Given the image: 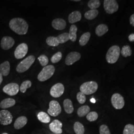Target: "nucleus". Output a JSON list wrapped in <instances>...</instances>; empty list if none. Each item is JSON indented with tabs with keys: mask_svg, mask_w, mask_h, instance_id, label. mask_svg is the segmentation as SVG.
<instances>
[{
	"mask_svg": "<svg viewBox=\"0 0 134 134\" xmlns=\"http://www.w3.org/2000/svg\"><path fill=\"white\" fill-rule=\"evenodd\" d=\"M9 26L15 33L19 35H25L27 33L29 24L22 18H14L10 20Z\"/></svg>",
	"mask_w": 134,
	"mask_h": 134,
	"instance_id": "nucleus-1",
	"label": "nucleus"
},
{
	"mask_svg": "<svg viewBox=\"0 0 134 134\" xmlns=\"http://www.w3.org/2000/svg\"><path fill=\"white\" fill-rule=\"evenodd\" d=\"M121 50L117 45H114L110 47L106 55V60L109 64H114L116 62L120 56Z\"/></svg>",
	"mask_w": 134,
	"mask_h": 134,
	"instance_id": "nucleus-2",
	"label": "nucleus"
},
{
	"mask_svg": "<svg viewBox=\"0 0 134 134\" xmlns=\"http://www.w3.org/2000/svg\"><path fill=\"white\" fill-rule=\"evenodd\" d=\"M35 60V57L33 55H30L25 58L21 62L19 63L16 68V72L23 73L27 71L30 67L34 64Z\"/></svg>",
	"mask_w": 134,
	"mask_h": 134,
	"instance_id": "nucleus-3",
	"label": "nucleus"
},
{
	"mask_svg": "<svg viewBox=\"0 0 134 134\" xmlns=\"http://www.w3.org/2000/svg\"><path fill=\"white\" fill-rule=\"evenodd\" d=\"M98 89V84L96 81H87L81 85L80 90L85 95H90L95 93Z\"/></svg>",
	"mask_w": 134,
	"mask_h": 134,
	"instance_id": "nucleus-4",
	"label": "nucleus"
},
{
	"mask_svg": "<svg viewBox=\"0 0 134 134\" xmlns=\"http://www.w3.org/2000/svg\"><path fill=\"white\" fill-rule=\"evenodd\" d=\"M55 71V67L53 65H48L44 67L37 76L39 81H46L53 76Z\"/></svg>",
	"mask_w": 134,
	"mask_h": 134,
	"instance_id": "nucleus-5",
	"label": "nucleus"
},
{
	"mask_svg": "<svg viewBox=\"0 0 134 134\" xmlns=\"http://www.w3.org/2000/svg\"><path fill=\"white\" fill-rule=\"evenodd\" d=\"M104 9L108 14H112L119 9V5L115 0H105L103 3Z\"/></svg>",
	"mask_w": 134,
	"mask_h": 134,
	"instance_id": "nucleus-6",
	"label": "nucleus"
},
{
	"mask_svg": "<svg viewBox=\"0 0 134 134\" xmlns=\"http://www.w3.org/2000/svg\"><path fill=\"white\" fill-rule=\"evenodd\" d=\"M49 108L47 110L48 113L53 117H56L61 113L62 108L57 101H51L49 103Z\"/></svg>",
	"mask_w": 134,
	"mask_h": 134,
	"instance_id": "nucleus-7",
	"label": "nucleus"
},
{
	"mask_svg": "<svg viewBox=\"0 0 134 134\" xmlns=\"http://www.w3.org/2000/svg\"><path fill=\"white\" fill-rule=\"evenodd\" d=\"M111 103L116 109H121L125 105V101L122 96L119 93H114L111 97Z\"/></svg>",
	"mask_w": 134,
	"mask_h": 134,
	"instance_id": "nucleus-8",
	"label": "nucleus"
},
{
	"mask_svg": "<svg viewBox=\"0 0 134 134\" xmlns=\"http://www.w3.org/2000/svg\"><path fill=\"white\" fill-rule=\"evenodd\" d=\"M13 117L8 110L0 111V124L7 126L13 122Z\"/></svg>",
	"mask_w": 134,
	"mask_h": 134,
	"instance_id": "nucleus-9",
	"label": "nucleus"
},
{
	"mask_svg": "<svg viewBox=\"0 0 134 134\" xmlns=\"http://www.w3.org/2000/svg\"><path fill=\"white\" fill-rule=\"evenodd\" d=\"M28 46L25 43L20 44L14 51V57L17 59H20L25 56L28 52Z\"/></svg>",
	"mask_w": 134,
	"mask_h": 134,
	"instance_id": "nucleus-10",
	"label": "nucleus"
},
{
	"mask_svg": "<svg viewBox=\"0 0 134 134\" xmlns=\"http://www.w3.org/2000/svg\"><path fill=\"white\" fill-rule=\"evenodd\" d=\"M3 91L9 96H15L19 91V86L16 83L12 82L5 86L3 88Z\"/></svg>",
	"mask_w": 134,
	"mask_h": 134,
	"instance_id": "nucleus-11",
	"label": "nucleus"
},
{
	"mask_svg": "<svg viewBox=\"0 0 134 134\" xmlns=\"http://www.w3.org/2000/svg\"><path fill=\"white\" fill-rule=\"evenodd\" d=\"M65 91V87L61 83H57L52 86L50 94L54 98H58L62 96Z\"/></svg>",
	"mask_w": 134,
	"mask_h": 134,
	"instance_id": "nucleus-12",
	"label": "nucleus"
},
{
	"mask_svg": "<svg viewBox=\"0 0 134 134\" xmlns=\"http://www.w3.org/2000/svg\"><path fill=\"white\" fill-rule=\"evenodd\" d=\"M81 58V54L77 52H72L68 54L65 59V64L68 66L72 65L79 61Z\"/></svg>",
	"mask_w": 134,
	"mask_h": 134,
	"instance_id": "nucleus-13",
	"label": "nucleus"
},
{
	"mask_svg": "<svg viewBox=\"0 0 134 134\" xmlns=\"http://www.w3.org/2000/svg\"><path fill=\"white\" fill-rule=\"evenodd\" d=\"M14 39L10 36L3 37L1 42V47L3 50H8L12 48L14 45Z\"/></svg>",
	"mask_w": 134,
	"mask_h": 134,
	"instance_id": "nucleus-14",
	"label": "nucleus"
},
{
	"mask_svg": "<svg viewBox=\"0 0 134 134\" xmlns=\"http://www.w3.org/2000/svg\"><path fill=\"white\" fill-rule=\"evenodd\" d=\"M63 124L62 122L58 120H54L49 125V129L53 133L61 134L62 133Z\"/></svg>",
	"mask_w": 134,
	"mask_h": 134,
	"instance_id": "nucleus-15",
	"label": "nucleus"
},
{
	"mask_svg": "<svg viewBox=\"0 0 134 134\" xmlns=\"http://www.w3.org/2000/svg\"><path fill=\"white\" fill-rule=\"evenodd\" d=\"M52 26L56 30H62L66 28V22L64 19L58 18L54 19L52 22Z\"/></svg>",
	"mask_w": 134,
	"mask_h": 134,
	"instance_id": "nucleus-16",
	"label": "nucleus"
},
{
	"mask_svg": "<svg viewBox=\"0 0 134 134\" xmlns=\"http://www.w3.org/2000/svg\"><path fill=\"white\" fill-rule=\"evenodd\" d=\"M27 123V119L25 116H20L14 122V126L16 130H19L23 128Z\"/></svg>",
	"mask_w": 134,
	"mask_h": 134,
	"instance_id": "nucleus-17",
	"label": "nucleus"
},
{
	"mask_svg": "<svg viewBox=\"0 0 134 134\" xmlns=\"http://www.w3.org/2000/svg\"><path fill=\"white\" fill-rule=\"evenodd\" d=\"M81 19V13L79 11H74L69 14L68 20L70 24H74L80 21Z\"/></svg>",
	"mask_w": 134,
	"mask_h": 134,
	"instance_id": "nucleus-18",
	"label": "nucleus"
},
{
	"mask_svg": "<svg viewBox=\"0 0 134 134\" xmlns=\"http://www.w3.org/2000/svg\"><path fill=\"white\" fill-rule=\"evenodd\" d=\"M15 104V100L13 98H8L4 99L0 102V107L2 109H7L13 107Z\"/></svg>",
	"mask_w": 134,
	"mask_h": 134,
	"instance_id": "nucleus-19",
	"label": "nucleus"
},
{
	"mask_svg": "<svg viewBox=\"0 0 134 134\" xmlns=\"http://www.w3.org/2000/svg\"><path fill=\"white\" fill-rule=\"evenodd\" d=\"M10 72V64L9 61H5L0 65V73L2 76L6 77Z\"/></svg>",
	"mask_w": 134,
	"mask_h": 134,
	"instance_id": "nucleus-20",
	"label": "nucleus"
},
{
	"mask_svg": "<svg viewBox=\"0 0 134 134\" xmlns=\"http://www.w3.org/2000/svg\"><path fill=\"white\" fill-rule=\"evenodd\" d=\"M63 106L65 111L68 114H71L74 110L72 101L69 99H66L63 102Z\"/></svg>",
	"mask_w": 134,
	"mask_h": 134,
	"instance_id": "nucleus-21",
	"label": "nucleus"
},
{
	"mask_svg": "<svg viewBox=\"0 0 134 134\" xmlns=\"http://www.w3.org/2000/svg\"><path fill=\"white\" fill-rule=\"evenodd\" d=\"M108 31V26L104 24L98 25L96 29V34L98 36H102Z\"/></svg>",
	"mask_w": 134,
	"mask_h": 134,
	"instance_id": "nucleus-22",
	"label": "nucleus"
},
{
	"mask_svg": "<svg viewBox=\"0 0 134 134\" xmlns=\"http://www.w3.org/2000/svg\"><path fill=\"white\" fill-rule=\"evenodd\" d=\"M77 28L76 25L72 24L71 26V27L69 30V38L72 42H75L77 40Z\"/></svg>",
	"mask_w": 134,
	"mask_h": 134,
	"instance_id": "nucleus-23",
	"label": "nucleus"
},
{
	"mask_svg": "<svg viewBox=\"0 0 134 134\" xmlns=\"http://www.w3.org/2000/svg\"><path fill=\"white\" fill-rule=\"evenodd\" d=\"M37 118L39 121L43 123H48L50 122L51 119L48 114L44 112H40L37 114Z\"/></svg>",
	"mask_w": 134,
	"mask_h": 134,
	"instance_id": "nucleus-24",
	"label": "nucleus"
},
{
	"mask_svg": "<svg viewBox=\"0 0 134 134\" xmlns=\"http://www.w3.org/2000/svg\"><path fill=\"white\" fill-rule=\"evenodd\" d=\"M90 107L88 106H82L77 109V114L79 117H82L87 115L90 112Z\"/></svg>",
	"mask_w": 134,
	"mask_h": 134,
	"instance_id": "nucleus-25",
	"label": "nucleus"
},
{
	"mask_svg": "<svg viewBox=\"0 0 134 134\" xmlns=\"http://www.w3.org/2000/svg\"><path fill=\"white\" fill-rule=\"evenodd\" d=\"M91 38V33L87 32L83 34L79 40V43L81 46H85L88 43L90 39Z\"/></svg>",
	"mask_w": 134,
	"mask_h": 134,
	"instance_id": "nucleus-26",
	"label": "nucleus"
},
{
	"mask_svg": "<svg viewBox=\"0 0 134 134\" xmlns=\"http://www.w3.org/2000/svg\"><path fill=\"white\" fill-rule=\"evenodd\" d=\"M74 130L76 134H83L85 133V128L83 125L79 122H76L74 125Z\"/></svg>",
	"mask_w": 134,
	"mask_h": 134,
	"instance_id": "nucleus-27",
	"label": "nucleus"
},
{
	"mask_svg": "<svg viewBox=\"0 0 134 134\" xmlns=\"http://www.w3.org/2000/svg\"><path fill=\"white\" fill-rule=\"evenodd\" d=\"M98 14V11L97 10H91L86 12L85 14V18L88 20L94 19Z\"/></svg>",
	"mask_w": 134,
	"mask_h": 134,
	"instance_id": "nucleus-28",
	"label": "nucleus"
},
{
	"mask_svg": "<svg viewBox=\"0 0 134 134\" xmlns=\"http://www.w3.org/2000/svg\"><path fill=\"white\" fill-rule=\"evenodd\" d=\"M57 39L58 42L59 44H63L67 42L70 40L69 33H63L56 37Z\"/></svg>",
	"mask_w": 134,
	"mask_h": 134,
	"instance_id": "nucleus-29",
	"label": "nucleus"
},
{
	"mask_svg": "<svg viewBox=\"0 0 134 134\" xmlns=\"http://www.w3.org/2000/svg\"><path fill=\"white\" fill-rule=\"evenodd\" d=\"M46 42L50 46L55 47L59 45L57 39L54 36H49L47 37L46 40Z\"/></svg>",
	"mask_w": 134,
	"mask_h": 134,
	"instance_id": "nucleus-30",
	"label": "nucleus"
},
{
	"mask_svg": "<svg viewBox=\"0 0 134 134\" xmlns=\"http://www.w3.org/2000/svg\"><path fill=\"white\" fill-rule=\"evenodd\" d=\"M32 85L31 81L29 80H26L24 81L19 87V91L22 93H25L27 89L30 88Z\"/></svg>",
	"mask_w": 134,
	"mask_h": 134,
	"instance_id": "nucleus-31",
	"label": "nucleus"
},
{
	"mask_svg": "<svg viewBox=\"0 0 134 134\" xmlns=\"http://www.w3.org/2000/svg\"><path fill=\"white\" fill-rule=\"evenodd\" d=\"M100 1L98 0H91L88 2L87 5L91 10H96L100 6Z\"/></svg>",
	"mask_w": 134,
	"mask_h": 134,
	"instance_id": "nucleus-32",
	"label": "nucleus"
},
{
	"mask_svg": "<svg viewBox=\"0 0 134 134\" xmlns=\"http://www.w3.org/2000/svg\"><path fill=\"white\" fill-rule=\"evenodd\" d=\"M121 53L123 57H127L131 56L132 50L129 45H125L122 47Z\"/></svg>",
	"mask_w": 134,
	"mask_h": 134,
	"instance_id": "nucleus-33",
	"label": "nucleus"
},
{
	"mask_svg": "<svg viewBox=\"0 0 134 134\" xmlns=\"http://www.w3.org/2000/svg\"><path fill=\"white\" fill-rule=\"evenodd\" d=\"M98 117V114L94 111H92L89 112L87 115H86V119L87 120L90 122H93L95 121L97 119Z\"/></svg>",
	"mask_w": 134,
	"mask_h": 134,
	"instance_id": "nucleus-34",
	"label": "nucleus"
},
{
	"mask_svg": "<svg viewBox=\"0 0 134 134\" xmlns=\"http://www.w3.org/2000/svg\"><path fill=\"white\" fill-rule=\"evenodd\" d=\"M39 62L41 65L43 67H45L47 65L49 62L48 58L46 55H41L38 58Z\"/></svg>",
	"mask_w": 134,
	"mask_h": 134,
	"instance_id": "nucleus-35",
	"label": "nucleus"
},
{
	"mask_svg": "<svg viewBox=\"0 0 134 134\" xmlns=\"http://www.w3.org/2000/svg\"><path fill=\"white\" fill-rule=\"evenodd\" d=\"M123 134H134V125H126L123 131Z\"/></svg>",
	"mask_w": 134,
	"mask_h": 134,
	"instance_id": "nucleus-36",
	"label": "nucleus"
},
{
	"mask_svg": "<svg viewBox=\"0 0 134 134\" xmlns=\"http://www.w3.org/2000/svg\"><path fill=\"white\" fill-rule=\"evenodd\" d=\"M62 58V54L61 52H58L55 54L51 59V61L53 63L59 62Z\"/></svg>",
	"mask_w": 134,
	"mask_h": 134,
	"instance_id": "nucleus-37",
	"label": "nucleus"
},
{
	"mask_svg": "<svg viewBox=\"0 0 134 134\" xmlns=\"http://www.w3.org/2000/svg\"><path fill=\"white\" fill-rule=\"evenodd\" d=\"M77 99L80 104H83L86 101V96L80 91L77 93Z\"/></svg>",
	"mask_w": 134,
	"mask_h": 134,
	"instance_id": "nucleus-38",
	"label": "nucleus"
},
{
	"mask_svg": "<svg viewBox=\"0 0 134 134\" xmlns=\"http://www.w3.org/2000/svg\"><path fill=\"white\" fill-rule=\"evenodd\" d=\"M99 133L100 134H111L109 128L106 125H102L100 126Z\"/></svg>",
	"mask_w": 134,
	"mask_h": 134,
	"instance_id": "nucleus-39",
	"label": "nucleus"
},
{
	"mask_svg": "<svg viewBox=\"0 0 134 134\" xmlns=\"http://www.w3.org/2000/svg\"><path fill=\"white\" fill-rule=\"evenodd\" d=\"M130 23L134 27V14H132L130 18Z\"/></svg>",
	"mask_w": 134,
	"mask_h": 134,
	"instance_id": "nucleus-40",
	"label": "nucleus"
},
{
	"mask_svg": "<svg viewBox=\"0 0 134 134\" xmlns=\"http://www.w3.org/2000/svg\"><path fill=\"white\" fill-rule=\"evenodd\" d=\"M128 39L130 42H134V34H131L129 36Z\"/></svg>",
	"mask_w": 134,
	"mask_h": 134,
	"instance_id": "nucleus-41",
	"label": "nucleus"
},
{
	"mask_svg": "<svg viewBox=\"0 0 134 134\" xmlns=\"http://www.w3.org/2000/svg\"><path fill=\"white\" fill-rule=\"evenodd\" d=\"M3 76H2V74L0 73V85H1V84L2 83V81H3Z\"/></svg>",
	"mask_w": 134,
	"mask_h": 134,
	"instance_id": "nucleus-42",
	"label": "nucleus"
},
{
	"mask_svg": "<svg viewBox=\"0 0 134 134\" xmlns=\"http://www.w3.org/2000/svg\"><path fill=\"white\" fill-rule=\"evenodd\" d=\"M91 101L92 103H96V99L94 98H91Z\"/></svg>",
	"mask_w": 134,
	"mask_h": 134,
	"instance_id": "nucleus-43",
	"label": "nucleus"
},
{
	"mask_svg": "<svg viewBox=\"0 0 134 134\" xmlns=\"http://www.w3.org/2000/svg\"><path fill=\"white\" fill-rule=\"evenodd\" d=\"M72 1H74V2H80L81 1L80 0H74Z\"/></svg>",
	"mask_w": 134,
	"mask_h": 134,
	"instance_id": "nucleus-44",
	"label": "nucleus"
},
{
	"mask_svg": "<svg viewBox=\"0 0 134 134\" xmlns=\"http://www.w3.org/2000/svg\"><path fill=\"white\" fill-rule=\"evenodd\" d=\"M2 134H8V133H3Z\"/></svg>",
	"mask_w": 134,
	"mask_h": 134,
	"instance_id": "nucleus-45",
	"label": "nucleus"
}]
</instances>
